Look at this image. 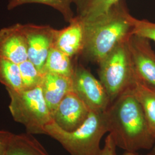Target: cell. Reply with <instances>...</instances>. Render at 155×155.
<instances>
[{"label": "cell", "instance_id": "12", "mask_svg": "<svg viewBox=\"0 0 155 155\" xmlns=\"http://www.w3.org/2000/svg\"><path fill=\"white\" fill-rule=\"evenodd\" d=\"M41 86L50 112L53 117L61 100L72 90V77L52 73L43 74Z\"/></svg>", "mask_w": 155, "mask_h": 155}, {"label": "cell", "instance_id": "7", "mask_svg": "<svg viewBox=\"0 0 155 155\" xmlns=\"http://www.w3.org/2000/svg\"><path fill=\"white\" fill-rule=\"evenodd\" d=\"M27 39L28 60L43 74L47 56L54 46L57 29L49 25L22 24Z\"/></svg>", "mask_w": 155, "mask_h": 155}, {"label": "cell", "instance_id": "4", "mask_svg": "<svg viewBox=\"0 0 155 155\" xmlns=\"http://www.w3.org/2000/svg\"><path fill=\"white\" fill-rule=\"evenodd\" d=\"M127 38L99 64L100 81L105 89L111 104L131 86L135 77Z\"/></svg>", "mask_w": 155, "mask_h": 155}, {"label": "cell", "instance_id": "6", "mask_svg": "<svg viewBox=\"0 0 155 155\" xmlns=\"http://www.w3.org/2000/svg\"><path fill=\"white\" fill-rule=\"evenodd\" d=\"M9 91L12 100V109L15 112L33 117V119L45 127L54 121L41 86L20 91L12 90Z\"/></svg>", "mask_w": 155, "mask_h": 155}, {"label": "cell", "instance_id": "20", "mask_svg": "<svg viewBox=\"0 0 155 155\" xmlns=\"http://www.w3.org/2000/svg\"><path fill=\"white\" fill-rule=\"evenodd\" d=\"M116 147L114 139L109 133L106 138L104 147L98 155H117Z\"/></svg>", "mask_w": 155, "mask_h": 155}, {"label": "cell", "instance_id": "9", "mask_svg": "<svg viewBox=\"0 0 155 155\" xmlns=\"http://www.w3.org/2000/svg\"><path fill=\"white\" fill-rule=\"evenodd\" d=\"M90 111L77 93L71 90L65 95L58 106L54 120L64 130L71 132L83 124Z\"/></svg>", "mask_w": 155, "mask_h": 155}, {"label": "cell", "instance_id": "10", "mask_svg": "<svg viewBox=\"0 0 155 155\" xmlns=\"http://www.w3.org/2000/svg\"><path fill=\"white\" fill-rule=\"evenodd\" d=\"M0 55L18 64L28 60L27 42L22 24L0 29Z\"/></svg>", "mask_w": 155, "mask_h": 155}, {"label": "cell", "instance_id": "16", "mask_svg": "<svg viewBox=\"0 0 155 155\" xmlns=\"http://www.w3.org/2000/svg\"><path fill=\"white\" fill-rule=\"evenodd\" d=\"M0 82L9 90L15 91L23 90L19 64L0 55Z\"/></svg>", "mask_w": 155, "mask_h": 155}, {"label": "cell", "instance_id": "23", "mask_svg": "<svg viewBox=\"0 0 155 155\" xmlns=\"http://www.w3.org/2000/svg\"><path fill=\"white\" fill-rule=\"evenodd\" d=\"M11 155H27V154H25V153H23V152H14V153H13Z\"/></svg>", "mask_w": 155, "mask_h": 155}, {"label": "cell", "instance_id": "21", "mask_svg": "<svg viewBox=\"0 0 155 155\" xmlns=\"http://www.w3.org/2000/svg\"><path fill=\"white\" fill-rule=\"evenodd\" d=\"M147 155H155V144L152 147L150 152L147 153Z\"/></svg>", "mask_w": 155, "mask_h": 155}, {"label": "cell", "instance_id": "13", "mask_svg": "<svg viewBox=\"0 0 155 155\" xmlns=\"http://www.w3.org/2000/svg\"><path fill=\"white\" fill-rule=\"evenodd\" d=\"M129 88L141 106L150 131L155 137V86L146 83L135 74L133 83Z\"/></svg>", "mask_w": 155, "mask_h": 155}, {"label": "cell", "instance_id": "5", "mask_svg": "<svg viewBox=\"0 0 155 155\" xmlns=\"http://www.w3.org/2000/svg\"><path fill=\"white\" fill-rule=\"evenodd\" d=\"M72 90L88 106L90 110L102 113L111 104L103 84L82 67L75 68L72 76Z\"/></svg>", "mask_w": 155, "mask_h": 155}, {"label": "cell", "instance_id": "17", "mask_svg": "<svg viewBox=\"0 0 155 155\" xmlns=\"http://www.w3.org/2000/svg\"><path fill=\"white\" fill-rule=\"evenodd\" d=\"M41 4L48 5L58 11L68 23L74 18L71 6L72 0H10L8 5L9 10L27 4Z\"/></svg>", "mask_w": 155, "mask_h": 155}, {"label": "cell", "instance_id": "2", "mask_svg": "<svg viewBox=\"0 0 155 155\" xmlns=\"http://www.w3.org/2000/svg\"><path fill=\"white\" fill-rule=\"evenodd\" d=\"M132 17L120 0L105 14L90 22H83L84 45L82 53L99 64L132 33Z\"/></svg>", "mask_w": 155, "mask_h": 155}, {"label": "cell", "instance_id": "15", "mask_svg": "<svg viewBox=\"0 0 155 155\" xmlns=\"http://www.w3.org/2000/svg\"><path fill=\"white\" fill-rule=\"evenodd\" d=\"M74 70L71 58L53 46L47 56L43 74L48 72L72 77Z\"/></svg>", "mask_w": 155, "mask_h": 155}, {"label": "cell", "instance_id": "19", "mask_svg": "<svg viewBox=\"0 0 155 155\" xmlns=\"http://www.w3.org/2000/svg\"><path fill=\"white\" fill-rule=\"evenodd\" d=\"M132 34L152 40L155 42V23L132 17Z\"/></svg>", "mask_w": 155, "mask_h": 155}, {"label": "cell", "instance_id": "3", "mask_svg": "<svg viewBox=\"0 0 155 155\" xmlns=\"http://www.w3.org/2000/svg\"><path fill=\"white\" fill-rule=\"evenodd\" d=\"M104 112L90 111L83 124L71 132L64 130L54 120L47 124L45 129L72 155H98L101 150V140L108 132Z\"/></svg>", "mask_w": 155, "mask_h": 155}, {"label": "cell", "instance_id": "8", "mask_svg": "<svg viewBox=\"0 0 155 155\" xmlns=\"http://www.w3.org/2000/svg\"><path fill=\"white\" fill-rule=\"evenodd\" d=\"M127 42L136 74L146 83L155 86V54L150 40L130 34Z\"/></svg>", "mask_w": 155, "mask_h": 155}, {"label": "cell", "instance_id": "18", "mask_svg": "<svg viewBox=\"0 0 155 155\" xmlns=\"http://www.w3.org/2000/svg\"><path fill=\"white\" fill-rule=\"evenodd\" d=\"M22 79L23 90L32 89L41 86L43 74L40 72L33 63L29 60L19 64Z\"/></svg>", "mask_w": 155, "mask_h": 155}, {"label": "cell", "instance_id": "14", "mask_svg": "<svg viewBox=\"0 0 155 155\" xmlns=\"http://www.w3.org/2000/svg\"><path fill=\"white\" fill-rule=\"evenodd\" d=\"M120 0H72L77 16L84 23L90 22L109 11Z\"/></svg>", "mask_w": 155, "mask_h": 155}, {"label": "cell", "instance_id": "11", "mask_svg": "<svg viewBox=\"0 0 155 155\" xmlns=\"http://www.w3.org/2000/svg\"><path fill=\"white\" fill-rule=\"evenodd\" d=\"M84 45V25L77 17L66 28L57 29L54 46L70 58L82 53Z\"/></svg>", "mask_w": 155, "mask_h": 155}, {"label": "cell", "instance_id": "22", "mask_svg": "<svg viewBox=\"0 0 155 155\" xmlns=\"http://www.w3.org/2000/svg\"><path fill=\"white\" fill-rule=\"evenodd\" d=\"M123 155H139L135 153V152H127Z\"/></svg>", "mask_w": 155, "mask_h": 155}, {"label": "cell", "instance_id": "1", "mask_svg": "<svg viewBox=\"0 0 155 155\" xmlns=\"http://www.w3.org/2000/svg\"><path fill=\"white\" fill-rule=\"evenodd\" d=\"M108 132L117 147L127 152L150 150L155 145L144 111L130 89H127L104 112Z\"/></svg>", "mask_w": 155, "mask_h": 155}]
</instances>
